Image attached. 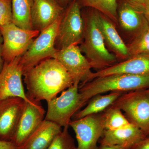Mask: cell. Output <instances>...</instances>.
Wrapping results in <instances>:
<instances>
[{
	"instance_id": "obj_9",
	"label": "cell",
	"mask_w": 149,
	"mask_h": 149,
	"mask_svg": "<svg viewBox=\"0 0 149 149\" xmlns=\"http://www.w3.org/2000/svg\"><path fill=\"white\" fill-rule=\"evenodd\" d=\"M69 126L75 133L77 149H98V143L105 130L103 112L71 120Z\"/></svg>"
},
{
	"instance_id": "obj_20",
	"label": "cell",
	"mask_w": 149,
	"mask_h": 149,
	"mask_svg": "<svg viewBox=\"0 0 149 149\" xmlns=\"http://www.w3.org/2000/svg\"><path fill=\"white\" fill-rule=\"evenodd\" d=\"M123 93L111 92L106 95L94 96L89 101L87 106L72 116V120L80 119L90 115L100 113L111 106Z\"/></svg>"
},
{
	"instance_id": "obj_4",
	"label": "cell",
	"mask_w": 149,
	"mask_h": 149,
	"mask_svg": "<svg viewBox=\"0 0 149 149\" xmlns=\"http://www.w3.org/2000/svg\"><path fill=\"white\" fill-rule=\"evenodd\" d=\"M111 106L123 111L130 123L149 136V88L123 93Z\"/></svg>"
},
{
	"instance_id": "obj_7",
	"label": "cell",
	"mask_w": 149,
	"mask_h": 149,
	"mask_svg": "<svg viewBox=\"0 0 149 149\" xmlns=\"http://www.w3.org/2000/svg\"><path fill=\"white\" fill-rule=\"evenodd\" d=\"M62 16L53 24L40 32L29 49L22 56L20 63L23 74L40 62L52 58L57 52L55 44Z\"/></svg>"
},
{
	"instance_id": "obj_19",
	"label": "cell",
	"mask_w": 149,
	"mask_h": 149,
	"mask_svg": "<svg viewBox=\"0 0 149 149\" xmlns=\"http://www.w3.org/2000/svg\"><path fill=\"white\" fill-rule=\"evenodd\" d=\"M62 130L56 123L44 120L18 149H47Z\"/></svg>"
},
{
	"instance_id": "obj_15",
	"label": "cell",
	"mask_w": 149,
	"mask_h": 149,
	"mask_svg": "<svg viewBox=\"0 0 149 149\" xmlns=\"http://www.w3.org/2000/svg\"><path fill=\"white\" fill-rule=\"evenodd\" d=\"M149 74V55H140L130 57L119 63L93 72L89 81L97 77L113 74L143 75Z\"/></svg>"
},
{
	"instance_id": "obj_21",
	"label": "cell",
	"mask_w": 149,
	"mask_h": 149,
	"mask_svg": "<svg viewBox=\"0 0 149 149\" xmlns=\"http://www.w3.org/2000/svg\"><path fill=\"white\" fill-rule=\"evenodd\" d=\"M33 0H11L12 21L17 27L33 30L32 11Z\"/></svg>"
},
{
	"instance_id": "obj_6",
	"label": "cell",
	"mask_w": 149,
	"mask_h": 149,
	"mask_svg": "<svg viewBox=\"0 0 149 149\" xmlns=\"http://www.w3.org/2000/svg\"><path fill=\"white\" fill-rule=\"evenodd\" d=\"M78 85H72L47 102L45 120L55 123L63 128L69 127L74 114L84 107Z\"/></svg>"
},
{
	"instance_id": "obj_28",
	"label": "cell",
	"mask_w": 149,
	"mask_h": 149,
	"mask_svg": "<svg viewBox=\"0 0 149 149\" xmlns=\"http://www.w3.org/2000/svg\"><path fill=\"white\" fill-rule=\"evenodd\" d=\"M126 1L144 11L145 6L148 0H126Z\"/></svg>"
},
{
	"instance_id": "obj_13",
	"label": "cell",
	"mask_w": 149,
	"mask_h": 149,
	"mask_svg": "<svg viewBox=\"0 0 149 149\" xmlns=\"http://www.w3.org/2000/svg\"><path fill=\"white\" fill-rule=\"evenodd\" d=\"M25 101L11 97L0 101V140L11 141Z\"/></svg>"
},
{
	"instance_id": "obj_5",
	"label": "cell",
	"mask_w": 149,
	"mask_h": 149,
	"mask_svg": "<svg viewBox=\"0 0 149 149\" xmlns=\"http://www.w3.org/2000/svg\"><path fill=\"white\" fill-rule=\"evenodd\" d=\"M84 28L80 5L77 0H72L64 10L59 24L55 44L56 49L59 50L79 45L83 41Z\"/></svg>"
},
{
	"instance_id": "obj_27",
	"label": "cell",
	"mask_w": 149,
	"mask_h": 149,
	"mask_svg": "<svg viewBox=\"0 0 149 149\" xmlns=\"http://www.w3.org/2000/svg\"><path fill=\"white\" fill-rule=\"evenodd\" d=\"M130 149H149V136H147Z\"/></svg>"
},
{
	"instance_id": "obj_34",
	"label": "cell",
	"mask_w": 149,
	"mask_h": 149,
	"mask_svg": "<svg viewBox=\"0 0 149 149\" xmlns=\"http://www.w3.org/2000/svg\"><path fill=\"white\" fill-rule=\"evenodd\" d=\"M145 16H146L147 22H148V25L149 27V15L146 14H145Z\"/></svg>"
},
{
	"instance_id": "obj_14",
	"label": "cell",
	"mask_w": 149,
	"mask_h": 149,
	"mask_svg": "<svg viewBox=\"0 0 149 149\" xmlns=\"http://www.w3.org/2000/svg\"><path fill=\"white\" fill-rule=\"evenodd\" d=\"M64 8L56 0H33L32 22L34 30L40 32L61 17Z\"/></svg>"
},
{
	"instance_id": "obj_26",
	"label": "cell",
	"mask_w": 149,
	"mask_h": 149,
	"mask_svg": "<svg viewBox=\"0 0 149 149\" xmlns=\"http://www.w3.org/2000/svg\"><path fill=\"white\" fill-rule=\"evenodd\" d=\"M11 0H0V26L13 22Z\"/></svg>"
},
{
	"instance_id": "obj_2",
	"label": "cell",
	"mask_w": 149,
	"mask_h": 149,
	"mask_svg": "<svg viewBox=\"0 0 149 149\" xmlns=\"http://www.w3.org/2000/svg\"><path fill=\"white\" fill-rule=\"evenodd\" d=\"M149 88V74H116L97 77L80 85L83 105L94 96L111 92L125 93Z\"/></svg>"
},
{
	"instance_id": "obj_1",
	"label": "cell",
	"mask_w": 149,
	"mask_h": 149,
	"mask_svg": "<svg viewBox=\"0 0 149 149\" xmlns=\"http://www.w3.org/2000/svg\"><path fill=\"white\" fill-rule=\"evenodd\" d=\"M31 100L49 101L73 84L72 77L60 63L51 58L44 60L23 74Z\"/></svg>"
},
{
	"instance_id": "obj_32",
	"label": "cell",
	"mask_w": 149,
	"mask_h": 149,
	"mask_svg": "<svg viewBox=\"0 0 149 149\" xmlns=\"http://www.w3.org/2000/svg\"><path fill=\"white\" fill-rule=\"evenodd\" d=\"M62 6L64 7V6L67 5L69 4L72 0H56Z\"/></svg>"
},
{
	"instance_id": "obj_11",
	"label": "cell",
	"mask_w": 149,
	"mask_h": 149,
	"mask_svg": "<svg viewBox=\"0 0 149 149\" xmlns=\"http://www.w3.org/2000/svg\"><path fill=\"white\" fill-rule=\"evenodd\" d=\"M46 111L40 102H25L11 142L18 148L45 120Z\"/></svg>"
},
{
	"instance_id": "obj_16",
	"label": "cell",
	"mask_w": 149,
	"mask_h": 149,
	"mask_svg": "<svg viewBox=\"0 0 149 149\" xmlns=\"http://www.w3.org/2000/svg\"><path fill=\"white\" fill-rule=\"evenodd\" d=\"M95 15L106 45L113 52L117 59L123 61L129 58L128 46L118 34L114 23L107 17L96 10Z\"/></svg>"
},
{
	"instance_id": "obj_12",
	"label": "cell",
	"mask_w": 149,
	"mask_h": 149,
	"mask_svg": "<svg viewBox=\"0 0 149 149\" xmlns=\"http://www.w3.org/2000/svg\"><path fill=\"white\" fill-rule=\"evenodd\" d=\"M21 56L5 62L0 72V101L11 97H18L30 102L24 92L22 81L23 71L20 63Z\"/></svg>"
},
{
	"instance_id": "obj_17",
	"label": "cell",
	"mask_w": 149,
	"mask_h": 149,
	"mask_svg": "<svg viewBox=\"0 0 149 149\" xmlns=\"http://www.w3.org/2000/svg\"><path fill=\"white\" fill-rule=\"evenodd\" d=\"M147 136L133 124L117 129L105 130L99 143L101 146H117L130 149Z\"/></svg>"
},
{
	"instance_id": "obj_31",
	"label": "cell",
	"mask_w": 149,
	"mask_h": 149,
	"mask_svg": "<svg viewBox=\"0 0 149 149\" xmlns=\"http://www.w3.org/2000/svg\"><path fill=\"white\" fill-rule=\"evenodd\" d=\"M98 149H127L124 147L117 146H101Z\"/></svg>"
},
{
	"instance_id": "obj_18",
	"label": "cell",
	"mask_w": 149,
	"mask_h": 149,
	"mask_svg": "<svg viewBox=\"0 0 149 149\" xmlns=\"http://www.w3.org/2000/svg\"><path fill=\"white\" fill-rule=\"evenodd\" d=\"M118 22L127 32L138 35L148 25L145 12L126 1L123 0L118 8Z\"/></svg>"
},
{
	"instance_id": "obj_23",
	"label": "cell",
	"mask_w": 149,
	"mask_h": 149,
	"mask_svg": "<svg viewBox=\"0 0 149 149\" xmlns=\"http://www.w3.org/2000/svg\"><path fill=\"white\" fill-rule=\"evenodd\" d=\"M103 115L105 130H117L131 124L120 109L111 106L103 111Z\"/></svg>"
},
{
	"instance_id": "obj_3",
	"label": "cell",
	"mask_w": 149,
	"mask_h": 149,
	"mask_svg": "<svg viewBox=\"0 0 149 149\" xmlns=\"http://www.w3.org/2000/svg\"><path fill=\"white\" fill-rule=\"evenodd\" d=\"M83 42L81 51L85 54L92 68L102 70L116 63L117 58L106 47L93 10L85 20Z\"/></svg>"
},
{
	"instance_id": "obj_25",
	"label": "cell",
	"mask_w": 149,
	"mask_h": 149,
	"mask_svg": "<svg viewBox=\"0 0 149 149\" xmlns=\"http://www.w3.org/2000/svg\"><path fill=\"white\" fill-rule=\"evenodd\" d=\"M68 127L63 128L47 149H77L74 139L68 132Z\"/></svg>"
},
{
	"instance_id": "obj_29",
	"label": "cell",
	"mask_w": 149,
	"mask_h": 149,
	"mask_svg": "<svg viewBox=\"0 0 149 149\" xmlns=\"http://www.w3.org/2000/svg\"><path fill=\"white\" fill-rule=\"evenodd\" d=\"M0 149H18L11 141L0 140Z\"/></svg>"
},
{
	"instance_id": "obj_22",
	"label": "cell",
	"mask_w": 149,
	"mask_h": 149,
	"mask_svg": "<svg viewBox=\"0 0 149 149\" xmlns=\"http://www.w3.org/2000/svg\"><path fill=\"white\" fill-rule=\"evenodd\" d=\"M80 6L89 7L103 15L113 23L117 24V0H77Z\"/></svg>"
},
{
	"instance_id": "obj_8",
	"label": "cell",
	"mask_w": 149,
	"mask_h": 149,
	"mask_svg": "<svg viewBox=\"0 0 149 149\" xmlns=\"http://www.w3.org/2000/svg\"><path fill=\"white\" fill-rule=\"evenodd\" d=\"M0 32L3 39L2 55L5 62H10L23 55L40 33L37 30L22 29L13 22L0 26Z\"/></svg>"
},
{
	"instance_id": "obj_30",
	"label": "cell",
	"mask_w": 149,
	"mask_h": 149,
	"mask_svg": "<svg viewBox=\"0 0 149 149\" xmlns=\"http://www.w3.org/2000/svg\"><path fill=\"white\" fill-rule=\"evenodd\" d=\"M3 39L1 34L0 32V72L1 71L3 66L4 61L2 55V45Z\"/></svg>"
},
{
	"instance_id": "obj_10",
	"label": "cell",
	"mask_w": 149,
	"mask_h": 149,
	"mask_svg": "<svg viewBox=\"0 0 149 149\" xmlns=\"http://www.w3.org/2000/svg\"><path fill=\"white\" fill-rule=\"evenodd\" d=\"M53 58L64 67L73 80V84L83 85L89 81L93 69L86 57L83 56L78 45H73L57 50Z\"/></svg>"
},
{
	"instance_id": "obj_24",
	"label": "cell",
	"mask_w": 149,
	"mask_h": 149,
	"mask_svg": "<svg viewBox=\"0 0 149 149\" xmlns=\"http://www.w3.org/2000/svg\"><path fill=\"white\" fill-rule=\"evenodd\" d=\"M128 46L130 57L140 55H149L148 25L138 35Z\"/></svg>"
},
{
	"instance_id": "obj_33",
	"label": "cell",
	"mask_w": 149,
	"mask_h": 149,
	"mask_svg": "<svg viewBox=\"0 0 149 149\" xmlns=\"http://www.w3.org/2000/svg\"><path fill=\"white\" fill-rule=\"evenodd\" d=\"M144 12L146 14L149 15V0H148L146 6H145Z\"/></svg>"
}]
</instances>
